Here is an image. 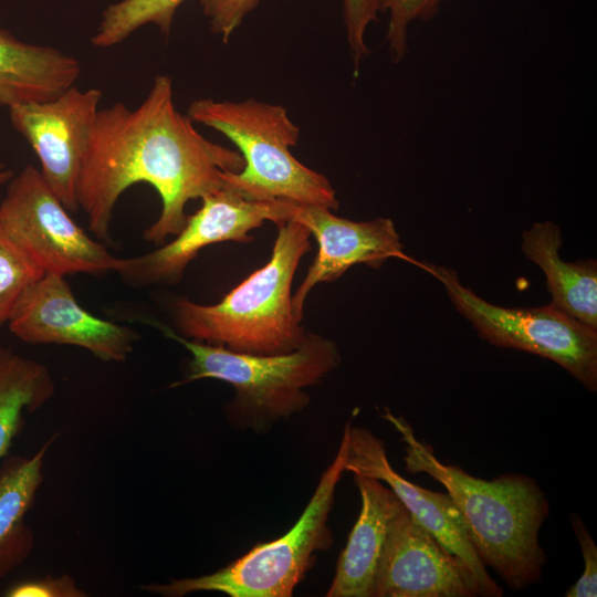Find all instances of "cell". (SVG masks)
<instances>
[{
  "label": "cell",
  "mask_w": 597,
  "mask_h": 597,
  "mask_svg": "<svg viewBox=\"0 0 597 597\" xmlns=\"http://www.w3.org/2000/svg\"><path fill=\"white\" fill-rule=\"evenodd\" d=\"M201 199V208L188 214L172 241L143 255L119 258L115 272L134 286L175 284L203 248L223 241H251L250 231L265 221L279 224L291 218L292 201L252 200L228 186Z\"/></svg>",
  "instance_id": "9"
},
{
  "label": "cell",
  "mask_w": 597,
  "mask_h": 597,
  "mask_svg": "<svg viewBox=\"0 0 597 597\" xmlns=\"http://www.w3.org/2000/svg\"><path fill=\"white\" fill-rule=\"evenodd\" d=\"M261 0H199L210 30L227 43L234 30Z\"/></svg>",
  "instance_id": "24"
},
{
  "label": "cell",
  "mask_w": 597,
  "mask_h": 597,
  "mask_svg": "<svg viewBox=\"0 0 597 597\" xmlns=\"http://www.w3.org/2000/svg\"><path fill=\"white\" fill-rule=\"evenodd\" d=\"M103 93L75 85L53 100L9 107L12 127L28 142L40 171L70 213L80 209L77 186Z\"/></svg>",
  "instance_id": "10"
},
{
  "label": "cell",
  "mask_w": 597,
  "mask_h": 597,
  "mask_svg": "<svg viewBox=\"0 0 597 597\" xmlns=\"http://www.w3.org/2000/svg\"><path fill=\"white\" fill-rule=\"evenodd\" d=\"M153 325L191 354L186 378L171 387L206 378L229 383L235 390L234 413L253 428L305 408L310 397L303 389L320 383L341 360L335 343L315 334L290 353L256 355L186 338L156 321Z\"/></svg>",
  "instance_id": "5"
},
{
  "label": "cell",
  "mask_w": 597,
  "mask_h": 597,
  "mask_svg": "<svg viewBox=\"0 0 597 597\" xmlns=\"http://www.w3.org/2000/svg\"><path fill=\"white\" fill-rule=\"evenodd\" d=\"M290 220L305 226L318 243L317 255L292 295V311L298 322L306 296L315 285L337 280L355 264L379 269L390 258H406L400 237L388 218L352 221L327 208L292 201Z\"/></svg>",
  "instance_id": "14"
},
{
  "label": "cell",
  "mask_w": 597,
  "mask_h": 597,
  "mask_svg": "<svg viewBox=\"0 0 597 597\" xmlns=\"http://www.w3.org/2000/svg\"><path fill=\"white\" fill-rule=\"evenodd\" d=\"M81 71L73 55L23 42L0 28V106L53 100L75 85Z\"/></svg>",
  "instance_id": "16"
},
{
  "label": "cell",
  "mask_w": 597,
  "mask_h": 597,
  "mask_svg": "<svg viewBox=\"0 0 597 597\" xmlns=\"http://www.w3.org/2000/svg\"><path fill=\"white\" fill-rule=\"evenodd\" d=\"M44 275L42 269L0 227V329L29 285Z\"/></svg>",
  "instance_id": "21"
},
{
  "label": "cell",
  "mask_w": 597,
  "mask_h": 597,
  "mask_svg": "<svg viewBox=\"0 0 597 597\" xmlns=\"http://www.w3.org/2000/svg\"><path fill=\"white\" fill-rule=\"evenodd\" d=\"M570 522L574 534L579 543L584 561V570L580 577L565 593L566 597H596L597 596V546L580 517L573 513Z\"/></svg>",
  "instance_id": "25"
},
{
  "label": "cell",
  "mask_w": 597,
  "mask_h": 597,
  "mask_svg": "<svg viewBox=\"0 0 597 597\" xmlns=\"http://www.w3.org/2000/svg\"><path fill=\"white\" fill-rule=\"evenodd\" d=\"M7 597H84L75 579L63 574L59 577L46 575L39 578L20 580L4 590Z\"/></svg>",
  "instance_id": "26"
},
{
  "label": "cell",
  "mask_w": 597,
  "mask_h": 597,
  "mask_svg": "<svg viewBox=\"0 0 597 597\" xmlns=\"http://www.w3.org/2000/svg\"><path fill=\"white\" fill-rule=\"evenodd\" d=\"M342 2L349 53L357 74L362 61L369 53L365 43V31L370 22L377 20L378 11L373 0H342Z\"/></svg>",
  "instance_id": "23"
},
{
  "label": "cell",
  "mask_w": 597,
  "mask_h": 597,
  "mask_svg": "<svg viewBox=\"0 0 597 597\" xmlns=\"http://www.w3.org/2000/svg\"><path fill=\"white\" fill-rule=\"evenodd\" d=\"M239 151L212 143L174 101L171 78L155 76L144 101L135 108L122 102L100 108L91 130L77 186L80 208L97 239L109 240L115 205L135 184L150 185L161 211L144 231L157 245L185 227L186 206L226 187V172H238Z\"/></svg>",
  "instance_id": "1"
},
{
  "label": "cell",
  "mask_w": 597,
  "mask_h": 597,
  "mask_svg": "<svg viewBox=\"0 0 597 597\" xmlns=\"http://www.w3.org/2000/svg\"><path fill=\"white\" fill-rule=\"evenodd\" d=\"M14 176L13 170L0 161V187L8 184Z\"/></svg>",
  "instance_id": "27"
},
{
  "label": "cell",
  "mask_w": 597,
  "mask_h": 597,
  "mask_svg": "<svg viewBox=\"0 0 597 597\" xmlns=\"http://www.w3.org/2000/svg\"><path fill=\"white\" fill-rule=\"evenodd\" d=\"M0 227L44 274L102 275L115 271L119 261L74 222L32 165L8 182L0 202Z\"/></svg>",
  "instance_id": "8"
},
{
  "label": "cell",
  "mask_w": 597,
  "mask_h": 597,
  "mask_svg": "<svg viewBox=\"0 0 597 597\" xmlns=\"http://www.w3.org/2000/svg\"><path fill=\"white\" fill-rule=\"evenodd\" d=\"M381 418L400 433L406 470L426 473L446 488L482 564L512 590L537 583L546 563L540 530L549 515V504L536 481L515 473L492 480L473 476L438 460L404 417L385 408Z\"/></svg>",
  "instance_id": "2"
},
{
  "label": "cell",
  "mask_w": 597,
  "mask_h": 597,
  "mask_svg": "<svg viewBox=\"0 0 597 597\" xmlns=\"http://www.w3.org/2000/svg\"><path fill=\"white\" fill-rule=\"evenodd\" d=\"M347 454L348 423L336 457L322 474L301 517L283 536L254 546L216 573L145 584L140 589L164 597H182L197 591H217L230 597L292 596L316 552L327 549L332 544L327 521Z\"/></svg>",
  "instance_id": "6"
},
{
  "label": "cell",
  "mask_w": 597,
  "mask_h": 597,
  "mask_svg": "<svg viewBox=\"0 0 597 597\" xmlns=\"http://www.w3.org/2000/svg\"><path fill=\"white\" fill-rule=\"evenodd\" d=\"M345 471L386 483L410 515L471 572L479 586V596L503 595V589L478 557L450 495L423 489L401 476L391 467L383 441L369 430L350 423Z\"/></svg>",
  "instance_id": "12"
},
{
  "label": "cell",
  "mask_w": 597,
  "mask_h": 597,
  "mask_svg": "<svg viewBox=\"0 0 597 597\" xmlns=\"http://www.w3.org/2000/svg\"><path fill=\"white\" fill-rule=\"evenodd\" d=\"M277 226L268 263L251 273L219 303L202 305L186 297L174 303L178 334L193 341L256 355L298 348L307 334L292 311L296 268L310 250L308 229L289 220Z\"/></svg>",
  "instance_id": "3"
},
{
  "label": "cell",
  "mask_w": 597,
  "mask_h": 597,
  "mask_svg": "<svg viewBox=\"0 0 597 597\" xmlns=\"http://www.w3.org/2000/svg\"><path fill=\"white\" fill-rule=\"evenodd\" d=\"M56 437L32 457L12 455L0 467V578L17 569L33 551L34 535L24 519L43 482L44 458Z\"/></svg>",
  "instance_id": "18"
},
{
  "label": "cell",
  "mask_w": 597,
  "mask_h": 597,
  "mask_svg": "<svg viewBox=\"0 0 597 597\" xmlns=\"http://www.w3.org/2000/svg\"><path fill=\"white\" fill-rule=\"evenodd\" d=\"M422 266L440 281L455 310L480 337L499 347L551 359L586 389L597 390V329L551 304L532 308L492 304L464 286L454 270L427 262Z\"/></svg>",
  "instance_id": "7"
},
{
  "label": "cell",
  "mask_w": 597,
  "mask_h": 597,
  "mask_svg": "<svg viewBox=\"0 0 597 597\" xmlns=\"http://www.w3.org/2000/svg\"><path fill=\"white\" fill-rule=\"evenodd\" d=\"M471 572L404 507L394 520L373 597H474Z\"/></svg>",
  "instance_id": "13"
},
{
  "label": "cell",
  "mask_w": 597,
  "mask_h": 597,
  "mask_svg": "<svg viewBox=\"0 0 597 597\" xmlns=\"http://www.w3.org/2000/svg\"><path fill=\"white\" fill-rule=\"evenodd\" d=\"M377 11L388 12L386 34L390 57L400 62L408 50V28L415 20H428L443 0H373Z\"/></svg>",
  "instance_id": "22"
},
{
  "label": "cell",
  "mask_w": 597,
  "mask_h": 597,
  "mask_svg": "<svg viewBox=\"0 0 597 597\" xmlns=\"http://www.w3.org/2000/svg\"><path fill=\"white\" fill-rule=\"evenodd\" d=\"M8 326L28 344L76 346L103 362H125L139 338L133 328L87 312L78 304L65 276L50 273L22 293Z\"/></svg>",
  "instance_id": "11"
},
{
  "label": "cell",
  "mask_w": 597,
  "mask_h": 597,
  "mask_svg": "<svg viewBox=\"0 0 597 597\" xmlns=\"http://www.w3.org/2000/svg\"><path fill=\"white\" fill-rule=\"evenodd\" d=\"M186 0H122L109 4L102 13L96 32L91 38L95 48L117 45L144 25H156L169 35L177 9Z\"/></svg>",
  "instance_id": "20"
},
{
  "label": "cell",
  "mask_w": 597,
  "mask_h": 597,
  "mask_svg": "<svg viewBox=\"0 0 597 597\" xmlns=\"http://www.w3.org/2000/svg\"><path fill=\"white\" fill-rule=\"evenodd\" d=\"M54 391L46 366L10 348H0V459L21 431L24 412L40 409Z\"/></svg>",
  "instance_id": "19"
},
{
  "label": "cell",
  "mask_w": 597,
  "mask_h": 597,
  "mask_svg": "<svg viewBox=\"0 0 597 597\" xmlns=\"http://www.w3.org/2000/svg\"><path fill=\"white\" fill-rule=\"evenodd\" d=\"M355 475L362 499L358 519L342 551L327 597H373L391 524L405 507L383 481Z\"/></svg>",
  "instance_id": "15"
},
{
  "label": "cell",
  "mask_w": 597,
  "mask_h": 597,
  "mask_svg": "<svg viewBox=\"0 0 597 597\" xmlns=\"http://www.w3.org/2000/svg\"><path fill=\"white\" fill-rule=\"evenodd\" d=\"M561 245V229L552 221L536 222L522 233L521 250L544 272L551 305L597 329L596 261L566 262Z\"/></svg>",
  "instance_id": "17"
},
{
  "label": "cell",
  "mask_w": 597,
  "mask_h": 597,
  "mask_svg": "<svg viewBox=\"0 0 597 597\" xmlns=\"http://www.w3.org/2000/svg\"><path fill=\"white\" fill-rule=\"evenodd\" d=\"M187 116L224 135L244 160L238 172H226V185L252 200H287L336 210L338 200L329 180L298 161L291 148L300 127L275 104L243 101H192Z\"/></svg>",
  "instance_id": "4"
}]
</instances>
